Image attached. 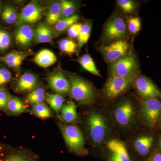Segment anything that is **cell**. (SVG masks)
Masks as SVG:
<instances>
[{
	"label": "cell",
	"mask_w": 161,
	"mask_h": 161,
	"mask_svg": "<svg viewBox=\"0 0 161 161\" xmlns=\"http://www.w3.org/2000/svg\"><path fill=\"white\" fill-rule=\"evenodd\" d=\"M116 134L122 138L129 136L141 127L140 104L137 96L125 94L104 107Z\"/></svg>",
	"instance_id": "1"
},
{
	"label": "cell",
	"mask_w": 161,
	"mask_h": 161,
	"mask_svg": "<svg viewBox=\"0 0 161 161\" xmlns=\"http://www.w3.org/2000/svg\"><path fill=\"white\" fill-rule=\"evenodd\" d=\"M95 103L84 112L82 124L85 139L98 155L101 147L110 139L118 135L104 107Z\"/></svg>",
	"instance_id": "2"
},
{
	"label": "cell",
	"mask_w": 161,
	"mask_h": 161,
	"mask_svg": "<svg viewBox=\"0 0 161 161\" xmlns=\"http://www.w3.org/2000/svg\"><path fill=\"white\" fill-rule=\"evenodd\" d=\"M158 132L142 126L124 139L128 150L136 161H147L157 150Z\"/></svg>",
	"instance_id": "3"
},
{
	"label": "cell",
	"mask_w": 161,
	"mask_h": 161,
	"mask_svg": "<svg viewBox=\"0 0 161 161\" xmlns=\"http://www.w3.org/2000/svg\"><path fill=\"white\" fill-rule=\"evenodd\" d=\"M69 80L70 84L69 95L79 105L89 107L96 103L98 94L93 85L75 75H70Z\"/></svg>",
	"instance_id": "4"
},
{
	"label": "cell",
	"mask_w": 161,
	"mask_h": 161,
	"mask_svg": "<svg viewBox=\"0 0 161 161\" xmlns=\"http://www.w3.org/2000/svg\"><path fill=\"white\" fill-rule=\"evenodd\" d=\"M136 75L126 78L110 76L103 88L101 92L102 103L100 104L106 106L125 94L132 88V80Z\"/></svg>",
	"instance_id": "5"
},
{
	"label": "cell",
	"mask_w": 161,
	"mask_h": 161,
	"mask_svg": "<svg viewBox=\"0 0 161 161\" xmlns=\"http://www.w3.org/2000/svg\"><path fill=\"white\" fill-rule=\"evenodd\" d=\"M60 130L68 149L77 156L88 155L86 147V139L82 130L76 124H64L60 125Z\"/></svg>",
	"instance_id": "6"
},
{
	"label": "cell",
	"mask_w": 161,
	"mask_h": 161,
	"mask_svg": "<svg viewBox=\"0 0 161 161\" xmlns=\"http://www.w3.org/2000/svg\"><path fill=\"white\" fill-rule=\"evenodd\" d=\"M98 155L103 161H136L128 150L124 139L115 136L106 143Z\"/></svg>",
	"instance_id": "7"
},
{
	"label": "cell",
	"mask_w": 161,
	"mask_h": 161,
	"mask_svg": "<svg viewBox=\"0 0 161 161\" xmlns=\"http://www.w3.org/2000/svg\"><path fill=\"white\" fill-rule=\"evenodd\" d=\"M137 98L140 104L139 119L141 126L156 130L161 118V98L141 99Z\"/></svg>",
	"instance_id": "8"
},
{
	"label": "cell",
	"mask_w": 161,
	"mask_h": 161,
	"mask_svg": "<svg viewBox=\"0 0 161 161\" xmlns=\"http://www.w3.org/2000/svg\"><path fill=\"white\" fill-rule=\"evenodd\" d=\"M132 88L141 99L161 98V90L150 78L143 75L135 76L132 81Z\"/></svg>",
	"instance_id": "9"
},
{
	"label": "cell",
	"mask_w": 161,
	"mask_h": 161,
	"mask_svg": "<svg viewBox=\"0 0 161 161\" xmlns=\"http://www.w3.org/2000/svg\"><path fill=\"white\" fill-rule=\"evenodd\" d=\"M138 64L135 56L128 55L111 64L110 76L126 77L138 75Z\"/></svg>",
	"instance_id": "10"
},
{
	"label": "cell",
	"mask_w": 161,
	"mask_h": 161,
	"mask_svg": "<svg viewBox=\"0 0 161 161\" xmlns=\"http://www.w3.org/2000/svg\"><path fill=\"white\" fill-rule=\"evenodd\" d=\"M130 49V44L124 39L115 40L101 48L105 60L111 64L129 55Z\"/></svg>",
	"instance_id": "11"
},
{
	"label": "cell",
	"mask_w": 161,
	"mask_h": 161,
	"mask_svg": "<svg viewBox=\"0 0 161 161\" xmlns=\"http://www.w3.org/2000/svg\"><path fill=\"white\" fill-rule=\"evenodd\" d=\"M127 33V25L124 19L119 16L110 19L105 26L103 36L107 41L121 40Z\"/></svg>",
	"instance_id": "12"
},
{
	"label": "cell",
	"mask_w": 161,
	"mask_h": 161,
	"mask_svg": "<svg viewBox=\"0 0 161 161\" xmlns=\"http://www.w3.org/2000/svg\"><path fill=\"white\" fill-rule=\"evenodd\" d=\"M43 12L41 4L36 1L31 2L23 8L19 15L17 25H29L37 23L43 16Z\"/></svg>",
	"instance_id": "13"
},
{
	"label": "cell",
	"mask_w": 161,
	"mask_h": 161,
	"mask_svg": "<svg viewBox=\"0 0 161 161\" xmlns=\"http://www.w3.org/2000/svg\"><path fill=\"white\" fill-rule=\"evenodd\" d=\"M47 82L50 88L61 95H69L70 84L69 79L60 70L55 71L47 77Z\"/></svg>",
	"instance_id": "14"
},
{
	"label": "cell",
	"mask_w": 161,
	"mask_h": 161,
	"mask_svg": "<svg viewBox=\"0 0 161 161\" xmlns=\"http://www.w3.org/2000/svg\"><path fill=\"white\" fill-rule=\"evenodd\" d=\"M3 161H39V157L28 149L11 147Z\"/></svg>",
	"instance_id": "15"
},
{
	"label": "cell",
	"mask_w": 161,
	"mask_h": 161,
	"mask_svg": "<svg viewBox=\"0 0 161 161\" xmlns=\"http://www.w3.org/2000/svg\"><path fill=\"white\" fill-rule=\"evenodd\" d=\"M14 35L16 43L23 47L30 46L35 39L34 30L27 24L19 25Z\"/></svg>",
	"instance_id": "16"
},
{
	"label": "cell",
	"mask_w": 161,
	"mask_h": 161,
	"mask_svg": "<svg viewBox=\"0 0 161 161\" xmlns=\"http://www.w3.org/2000/svg\"><path fill=\"white\" fill-rule=\"evenodd\" d=\"M38 77L33 73H24L20 76L15 85L14 89L17 92H24L32 91L38 83Z\"/></svg>",
	"instance_id": "17"
},
{
	"label": "cell",
	"mask_w": 161,
	"mask_h": 161,
	"mask_svg": "<svg viewBox=\"0 0 161 161\" xmlns=\"http://www.w3.org/2000/svg\"><path fill=\"white\" fill-rule=\"evenodd\" d=\"M28 56V53L13 51L1 57L0 60L7 66L18 72L23 61Z\"/></svg>",
	"instance_id": "18"
},
{
	"label": "cell",
	"mask_w": 161,
	"mask_h": 161,
	"mask_svg": "<svg viewBox=\"0 0 161 161\" xmlns=\"http://www.w3.org/2000/svg\"><path fill=\"white\" fill-rule=\"evenodd\" d=\"M60 118L65 124H74L80 121L75 102L70 101L64 104L60 110Z\"/></svg>",
	"instance_id": "19"
},
{
	"label": "cell",
	"mask_w": 161,
	"mask_h": 161,
	"mask_svg": "<svg viewBox=\"0 0 161 161\" xmlns=\"http://www.w3.org/2000/svg\"><path fill=\"white\" fill-rule=\"evenodd\" d=\"M35 39L38 43H50L54 38L53 31L48 24L38 23L34 29Z\"/></svg>",
	"instance_id": "20"
},
{
	"label": "cell",
	"mask_w": 161,
	"mask_h": 161,
	"mask_svg": "<svg viewBox=\"0 0 161 161\" xmlns=\"http://www.w3.org/2000/svg\"><path fill=\"white\" fill-rule=\"evenodd\" d=\"M31 112L22 99L10 95L5 113L8 115L16 116L24 112Z\"/></svg>",
	"instance_id": "21"
},
{
	"label": "cell",
	"mask_w": 161,
	"mask_h": 161,
	"mask_svg": "<svg viewBox=\"0 0 161 161\" xmlns=\"http://www.w3.org/2000/svg\"><path fill=\"white\" fill-rule=\"evenodd\" d=\"M33 61L39 66L46 68L54 64L57 62V58L51 51L44 49L35 56Z\"/></svg>",
	"instance_id": "22"
},
{
	"label": "cell",
	"mask_w": 161,
	"mask_h": 161,
	"mask_svg": "<svg viewBox=\"0 0 161 161\" xmlns=\"http://www.w3.org/2000/svg\"><path fill=\"white\" fill-rule=\"evenodd\" d=\"M47 23L50 25H55L61 19V3L55 2L52 3L46 12Z\"/></svg>",
	"instance_id": "23"
},
{
	"label": "cell",
	"mask_w": 161,
	"mask_h": 161,
	"mask_svg": "<svg viewBox=\"0 0 161 161\" xmlns=\"http://www.w3.org/2000/svg\"><path fill=\"white\" fill-rule=\"evenodd\" d=\"M1 18L6 24H14L17 22L19 15L15 8L11 5H6L1 12Z\"/></svg>",
	"instance_id": "24"
},
{
	"label": "cell",
	"mask_w": 161,
	"mask_h": 161,
	"mask_svg": "<svg viewBox=\"0 0 161 161\" xmlns=\"http://www.w3.org/2000/svg\"><path fill=\"white\" fill-rule=\"evenodd\" d=\"M46 97L45 89L40 86L32 90L26 96V100L28 103L33 105L44 103Z\"/></svg>",
	"instance_id": "25"
},
{
	"label": "cell",
	"mask_w": 161,
	"mask_h": 161,
	"mask_svg": "<svg viewBox=\"0 0 161 161\" xmlns=\"http://www.w3.org/2000/svg\"><path fill=\"white\" fill-rule=\"evenodd\" d=\"M78 62L81 66L92 75L101 77L99 71L97 69L93 59L89 55L84 54L78 59Z\"/></svg>",
	"instance_id": "26"
},
{
	"label": "cell",
	"mask_w": 161,
	"mask_h": 161,
	"mask_svg": "<svg viewBox=\"0 0 161 161\" xmlns=\"http://www.w3.org/2000/svg\"><path fill=\"white\" fill-rule=\"evenodd\" d=\"M79 18L78 15L75 14L68 17L61 18L55 25V30L58 32L64 31L72 25L77 23Z\"/></svg>",
	"instance_id": "27"
},
{
	"label": "cell",
	"mask_w": 161,
	"mask_h": 161,
	"mask_svg": "<svg viewBox=\"0 0 161 161\" xmlns=\"http://www.w3.org/2000/svg\"><path fill=\"white\" fill-rule=\"evenodd\" d=\"M32 112L36 116L42 119H46L53 116L51 110L44 103L33 105Z\"/></svg>",
	"instance_id": "28"
},
{
	"label": "cell",
	"mask_w": 161,
	"mask_h": 161,
	"mask_svg": "<svg viewBox=\"0 0 161 161\" xmlns=\"http://www.w3.org/2000/svg\"><path fill=\"white\" fill-rule=\"evenodd\" d=\"M46 100L50 106L56 113L59 114L63 105L64 98L62 95L58 94H51L47 95Z\"/></svg>",
	"instance_id": "29"
},
{
	"label": "cell",
	"mask_w": 161,
	"mask_h": 161,
	"mask_svg": "<svg viewBox=\"0 0 161 161\" xmlns=\"http://www.w3.org/2000/svg\"><path fill=\"white\" fill-rule=\"evenodd\" d=\"M92 28V25L91 23H86L83 24L78 38V46L79 48L83 47L88 41L91 36Z\"/></svg>",
	"instance_id": "30"
},
{
	"label": "cell",
	"mask_w": 161,
	"mask_h": 161,
	"mask_svg": "<svg viewBox=\"0 0 161 161\" xmlns=\"http://www.w3.org/2000/svg\"><path fill=\"white\" fill-rule=\"evenodd\" d=\"M61 3V18L68 17L73 15L76 11V5L72 1L63 0Z\"/></svg>",
	"instance_id": "31"
},
{
	"label": "cell",
	"mask_w": 161,
	"mask_h": 161,
	"mask_svg": "<svg viewBox=\"0 0 161 161\" xmlns=\"http://www.w3.org/2000/svg\"><path fill=\"white\" fill-rule=\"evenodd\" d=\"M59 46L61 51L70 54L75 53L77 50V44L70 39H62L60 40Z\"/></svg>",
	"instance_id": "32"
},
{
	"label": "cell",
	"mask_w": 161,
	"mask_h": 161,
	"mask_svg": "<svg viewBox=\"0 0 161 161\" xmlns=\"http://www.w3.org/2000/svg\"><path fill=\"white\" fill-rule=\"evenodd\" d=\"M11 36L9 32L0 29V51L8 49L11 44Z\"/></svg>",
	"instance_id": "33"
},
{
	"label": "cell",
	"mask_w": 161,
	"mask_h": 161,
	"mask_svg": "<svg viewBox=\"0 0 161 161\" xmlns=\"http://www.w3.org/2000/svg\"><path fill=\"white\" fill-rule=\"evenodd\" d=\"M12 78V75L10 71L6 67L0 65V88H5Z\"/></svg>",
	"instance_id": "34"
},
{
	"label": "cell",
	"mask_w": 161,
	"mask_h": 161,
	"mask_svg": "<svg viewBox=\"0 0 161 161\" xmlns=\"http://www.w3.org/2000/svg\"><path fill=\"white\" fill-rule=\"evenodd\" d=\"M117 3L121 9L127 14H132L135 10V3L131 0H118Z\"/></svg>",
	"instance_id": "35"
},
{
	"label": "cell",
	"mask_w": 161,
	"mask_h": 161,
	"mask_svg": "<svg viewBox=\"0 0 161 161\" xmlns=\"http://www.w3.org/2000/svg\"><path fill=\"white\" fill-rule=\"evenodd\" d=\"M128 28L131 34L136 35L140 30L141 22L138 17H132L129 19L127 22Z\"/></svg>",
	"instance_id": "36"
},
{
	"label": "cell",
	"mask_w": 161,
	"mask_h": 161,
	"mask_svg": "<svg viewBox=\"0 0 161 161\" xmlns=\"http://www.w3.org/2000/svg\"><path fill=\"white\" fill-rule=\"evenodd\" d=\"M10 95L8 90L5 88H0V111L6 112Z\"/></svg>",
	"instance_id": "37"
},
{
	"label": "cell",
	"mask_w": 161,
	"mask_h": 161,
	"mask_svg": "<svg viewBox=\"0 0 161 161\" xmlns=\"http://www.w3.org/2000/svg\"><path fill=\"white\" fill-rule=\"evenodd\" d=\"M83 25L81 23H76L70 26L67 31L69 36L72 38H78Z\"/></svg>",
	"instance_id": "38"
},
{
	"label": "cell",
	"mask_w": 161,
	"mask_h": 161,
	"mask_svg": "<svg viewBox=\"0 0 161 161\" xmlns=\"http://www.w3.org/2000/svg\"><path fill=\"white\" fill-rule=\"evenodd\" d=\"M10 147V146L0 142V161H3L6 153Z\"/></svg>",
	"instance_id": "39"
},
{
	"label": "cell",
	"mask_w": 161,
	"mask_h": 161,
	"mask_svg": "<svg viewBox=\"0 0 161 161\" xmlns=\"http://www.w3.org/2000/svg\"><path fill=\"white\" fill-rule=\"evenodd\" d=\"M147 161H161V154L157 150L152 154Z\"/></svg>",
	"instance_id": "40"
},
{
	"label": "cell",
	"mask_w": 161,
	"mask_h": 161,
	"mask_svg": "<svg viewBox=\"0 0 161 161\" xmlns=\"http://www.w3.org/2000/svg\"><path fill=\"white\" fill-rule=\"evenodd\" d=\"M156 150L161 154V132H158Z\"/></svg>",
	"instance_id": "41"
},
{
	"label": "cell",
	"mask_w": 161,
	"mask_h": 161,
	"mask_svg": "<svg viewBox=\"0 0 161 161\" xmlns=\"http://www.w3.org/2000/svg\"><path fill=\"white\" fill-rule=\"evenodd\" d=\"M156 130L158 132H161V118L159 120L158 123L157 124Z\"/></svg>",
	"instance_id": "42"
},
{
	"label": "cell",
	"mask_w": 161,
	"mask_h": 161,
	"mask_svg": "<svg viewBox=\"0 0 161 161\" xmlns=\"http://www.w3.org/2000/svg\"><path fill=\"white\" fill-rule=\"evenodd\" d=\"M1 2H0V12H1Z\"/></svg>",
	"instance_id": "43"
}]
</instances>
